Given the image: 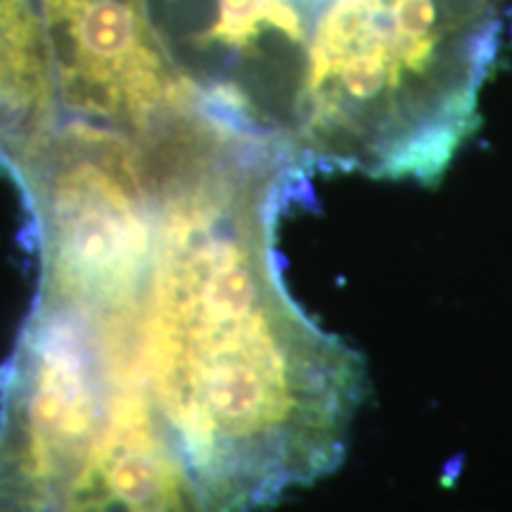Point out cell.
Instances as JSON below:
<instances>
[{
    "instance_id": "obj_1",
    "label": "cell",
    "mask_w": 512,
    "mask_h": 512,
    "mask_svg": "<svg viewBox=\"0 0 512 512\" xmlns=\"http://www.w3.org/2000/svg\"><path fill=\"white\" fill-rule=\"evenodd\" d=\"M136 143L157 211L147 389L216 512L268 508L342 463L366 387L275 264V223L311 169L202 100Z\"/></svg>"
},
{
    "instance_id": "obj_2",
    "label": "cell",
    "mask_w": 512,
    "mask_h": 512,
    "mask_svg": "<svg viewBox=\"0 0 512 512\" xmlns=\"http://www.w3.org/2000/svg\"><path fill=\"white\" fill-rule=\"evenodd\" d=\"M508 0H320L297 152L311 171L434 181L477 117Z\"/></svg>"
},
{
    "instance_id": "obj_3",
    "label": "cell",
    "mask_w": 512,
    "mask_h": 512,
    "mask_svg": "<svg viewBox=\"0 0 512 512\" xmlns=\"http://www.w3.org/2000/svg\"><path fill=\"white\" fill-rule=\"evenodd\" d=\"M12 178L34 221L36 297L143 328L157 211L136 140L64 117Z\"/></svg>"
},
{
    "instance_id": "obj_4",
    "label": "cell",
    "mask_w": 512,
    "mask_h": 512,
    "mask_svg": "<svg viewBox=\"0 0 512 512\" xmlns=\"http://www.w3.org/2000/svg\"><path fill=\"white\" fill-rule=\"evenodd\" d=\"M138 358V325L36 297L0 370V512H55Z\"/></svg>"
},
{
    "instance_id": "obj_5",
    "label": "cell",
    "mask_w": 512,
    "mask_h": 512,
    "mask_svg": "<svg viewBox=\"0 0 512 512\" xmlns=\"http://www.w3.org/2000/svg\"><path fill=\"white\" fill-rule=\"evenodd\" d=\"M147 10L166 57L192 91L297 152L316 8L302 0H147Z\"/></svg>"
},
{
    "instance_id": "obj_6",
    "label": "cell",
    "mask_w": 512,
    "mask_h": 512,
    "mask_svg": "<svg viewBox=\"0 0 512 512\" xmlns=\"http://www.w3.org/2000/svg\"><path fill=\"white\" fill-rule=\"evenodd\" d=\"M67 119L131 138L202 100L166 57L147 0H38Z\"/></svg>"
},
{
    "instance_id": "obj_7",
    "label": "cell",
    "mask_w": 512,
    "mask_h": 512,
    "mask_svg": "<svg viewBox=\"0 0 512 512\" xmlns=\"http://www.w3.org/2000/svg\"><path fill=\"white\" fill-rule=\"evenodd\" d=\"M55 512H216L143 375L121 370L107 418Z\"/></svg>"
},
{
    "instance_id": "obj_8",
    "label": "cell",
    "mask_w": 512,
    "mask_h": 512,
    "mask_svg": "<svg viewBox=\"0 0 512 512\" xmlns=\"http://www.w3.org/2000/svg\"><path fill=\"white\" fill-rule=\"evenodd\" d=\"M64 121L38 0H0V166L10 174Z\"/></svg>"
},
{
    "instance_id": "obj_9",
    "label": "cell",
    "mask_w": 512,
    "mask_h": 512,
    "mask_svg": "<svg viewBox=\"0 0 512 512\" xmlns=\"http://www.w3.org/2000/svg\"><path fill=\"white\" fill-rule=\"evenodd\" d=\"M304 5H309V8H316V5L320 3V0H302Z\"/></svg>"
}]
</instances>
